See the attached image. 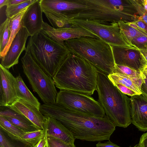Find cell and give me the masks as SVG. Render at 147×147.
<instances>
[{
	"label": "cell",
	"mask_w": 147,
	"mask_h": 147,
	"mask_svg": "<svg viewBox=\"0 0 147 147\" xmlns=\"http://www.w3.org/2000/svg\"><path fill=\"white\" fill-rule=\"evenodd\" d=\"M39 110L60 122L76 139L90 142L109 140L116 126L106 115L92 116L69 109L56 103H44Z\"/></svg>",
	"instance_id": "obj_1"
},
{
	"label": "cell",
	"mask_w": 147,
	"mask_h": 147,
	"mask_svg": "<svg viewBox=\"0 0 147 147\" xmlns=\"http://www.w3.org/2000/svg\"><path fill=\"white\" fill-rule=\"evenodd\" d=\"M98 71L83 59L69 53L52 77L60 90L91 96L96 90Z\"/></svg>",
	"instance_id": "obj_2"
},
{
	"label": "cell",
	"mask_w": 147,
	"mask_h": 147,
	"mask_svg": "<svg viewBox=\"0 0 147 147\" xmlns=\"http://www.w3.org/2000/svg\"><path fill=\"white\" fill-rule=\"evenodd\" d=\"M90 9L67 15L68 19L91 20L101 23L133 22L139 20L131 0H81Z\"/></svg>",
	"instance_id": "obj_3"
},
{
	"label": "cell",
	"mask_w": 147,
	"mask_h": 147,
	"mask_svg": "<svg viewBox=\"0 0 147 147\" xmlns=\"http://www.w3.org/2000/svg\"><path fill=\"white\" fill-rule=\"evenodd\" d=\"M96 90L98 102L108 118L116 126L127 127L131 123L130 98L114 85L107 75L99 71Z\"/></svg>",
	"instance_id": "obj_4"
},
{
	"label": "cell",
	"mask_w": 147,
	"mask_h": 147,
	"mask_svg": "<svg viewBox=\"0 0 147 147\" xmlns=\"http://www.w3.org/2000/svg\"><path fill=\"white\" fill-rule=\"evenodd\" d=\"M70 53L79 57L107 75L114 73L115 63L111 45L100 39L82 36L64 41Z\"/></svg>",
	"instance_id": "obj_5"
},
{
	"label": "cell",
	"mask_w": 147,
	"mask_h": 147,
	"mask_svg": "<svg viewBox=\"0 0 147 147\" xmlns=\"http://www.w3.org/2000/svg\"><path fill=\"white\" fill-rule=\"evenodd\" d=\"M26 47L34 60L52 78L70 53L65 45L53 40L41 31L30 36Z\"/></svg>",
	"instance_id": "obj_6"
},
{
	"label": "cell",
	"mask_w": 147,
	"mask_h": 147,
	"mask_svg": "<svg viewBox=\"0 0 147 147\" xmlns=\"http://www.w3.org/2000/svg\"><path fill=\"white\" fill-rule=\"evenodd\" d=\"M21 61L24 73L42 101L55 103L57 92L52 78L36 62L27 48Z\"/></svg>",
	"instance_id": "obj_7"
},
{
	"label": "cell",
	"mask_w": 147,
	"mask_h": 147,
	"mask_svg": "<svg viewBox=\"0 0 147 147\" xmlns=\"http://www.w3.org/2000/svg\"><path fill=\"white\" fill-rule=\"evenodd\" d=\"M43 12L53 27H66L69 25L67 16L90 10V7L81 0H40Z\"/></svg>",
	"instance_id": "obj_8"
},
{
	"label": "cell",
	"mask_w": 147,
	"mask_h": 147,
	"mask_svg": "<svg viewBox=\"0 0 147 147\" xmlns=\"http://www.w3.org/2000/svg\"><path fill=\"white\" fill-rule=\"evenodd\" d=\"M56 103L70 110L99 117L106 116L99 102L90 96L67 90L57 92Z\"/></svg>",
	"instance_id": "obj_9"
},
{
	"label": "cell",
	"mask_w": 147,
	"mask_h": 147,
	"mask_svg": "<svg viewBox=\"0 0 147 147\" xmlns=\"http://www.w3.org/2000/svg\"><path fill=\"white\" fill-rule=\"evenodd\" d=\"M68 20L70 26L83 28L111 46L134 47L128 45L122 37L117 22L109 24L82 19H74Z\"/></svg>",
	"instance_id": "obj_10"
},
{
	"label": "cell",
	"mask_w": 147,
	"mask_h": 147,
	"mask_svg": "<svg viewBox=\"0 0 147 147\" xmlns=\"http://www.w3.org/2000/svg\"><path fill=\"white\" fill-rule=\"evenodd\" d=\"M115 64L142 72L147 62L138 49L111 46Z\"/></svg>",
	"instance_id": "obj_11"
},
{
	"label": "cell",
	"mask_w": 147,
	"mask_h": 147,
	"mask_svg": "<svg viewBox=\"0 0 147 147\" xmlns=\"http://www.w3.org/2000/svg\"><path fill=\"white\" fill-rule=\"evenodd\" d=\"M40 31L53 40L63 45H65V41L70 39L82 36L98 38L90 32L78 26L71 25L68 27L55 28L45 22Z\"/></svg>",
	"instance_id": "obj_12"
},
{
	"label": "cell",
	"mask_w": 147,
	"mask_h": 147,
	"mask_svg": "<svg viewBox=\"0 0 147 147\" xmlns=\"http://www.w3.org/2000/svg\"><path fill=\"white\" fill-rule=\"evenodd\" d=\"M29 36L30 35L26 30L22 26L13 40L6 55L1 59L0 64L7 69L17 64L21 53L26 50V44Z\"/></svg>",
	"instance_id": "obj_13"
},
{
	"label": "cell",
	"mask_w": 147,
	"mask_h": 147,
	"mask_svg": "<svg viewBox=\"0 0 147 147\" xmlns=\"http://www.w3.org/2000/svg\"><path fill=\"white\" fill-rule=\"evenodd\" d=\"M130 111L132 123L139 130L147 131V98L142 94L131 96Z\"/></svg>",
	"instance_id": "obj_14"
},
{
	"label": "cell",
	"mask_w": 147,
	"mask_h": 147,
	"mask_svg": "<svg viewBox=\"0 0 147 147\" xmlns=\"http://www.w3.org/2000/svg\"><path fill=\"white\" fill-rule=\"evenodd\" d=\"M42 12L40 0H36L29 6L23 16L22 26L26 28L30 36H33L42 30L44 22Z\"/></svg>",
	"instance_id": "obj_15"
},
{
	"label": "cell",
	"mask_w": 147,
	"mask_h": 147,
	"mask_svg": "<svg viewBox=\"0 0 147 147\" xmlns=\"http://www.w3.org/2000/svg\"><path fill=\"white\" fill-rule=\"evenodd\" d=\"M6 106L24 116L40 129L45 130L46 117L33 105L17 98L12 103Z\"/></svg>",
	"instance_id": "obj_16"
},
{
	"label": "cell",
	"mask_w": 147,
	"mask_h": 147,
	"mask_svg": "<svg viewBox=\"0 0 147 147\" xmlns=\"http://www.w3.org/2000/svg\"><path fill=\"white\" fill-rule=\"evenodd\" d=\"M0 105H11L18 98L15 87V78L0 64Z\"/></svg>",
	"instance_id": "obj_17"
},
{
	"label": "cell",
	"mask_w": 147,
	"mask_h": 147,
	"mask_svg": "<svg viewBox=\"0 0 147 147\" xmlns=\"http://www.w3.org/2000/svg\"><path fill=\"white\" fill-rule=\"evenodd\" d=\"M46 117L45 131L46 136L59 139L71 144H74L75 139L71 132L61 123L50 117Z\"/></svg>",
	"instance_id": "obj_18"
},
{
	"label": "cell",
	"mask_w": 147,
	"mask_h": 147,
	"mask_svg": "<svg viewBox=\"0 0 147 147\" xmlns=\"http://www.w3.org/2000/svg\"><path fill=\"white\" fill-rule=\"evenodd\" d=\"M0 106V115L24 132H32L40 129L23 115L7 106Z\"/></svg>",
	"instance_id": "obj_19"
},
{
	"label": "cell",
	"mask_w": 147,
	"mask_h": 147,
	"mask_svg": "<svg viewBox=\"0 0 147 147\" xmlns=\"http://www.w3.org/2000/svg\"><path fill=\"white\" fill-rule=\"evenodd\" d=\"M108 76L114 85L121 84L131 89L138 94H141L140 89L141 85L144 81V78L143 79L131 78L116 73L109 74Z\"/></svg>",
	"instance_id": "obj_20"
},
{
	"label": "cell",
	"mask_w": 147,
	"mask_h": 147,
	"mask_svg": "<svg viewBox=\"0 0 147 147\" xmlns=\"http://www.w3.org/2000/svg\"><path fill=\"white\" fill-rule=\"evenodd\" d=\"M15 87L18 98L31 104L39 110L40 103L27 87L20 74L15 78Z\"/></svg>",
	"instance_id": "obj_21"
},
{
	"label": "cell",
	"mask_w": 147,
	"mask_h": 147,
	"mask_svg": "<svg viewBox=\"0 0 147 147\" xmlns=\"http://www.w3.org/2000/svg\"><path fill=\"white\" fill-rule=\"evenodd\" d=\"M29 6L9 19V28L10 34L8 42L3 50L0 53L1 59L4 57L8 52L11 43L20 30L22 27L21 20L24 14L28 9Z\"/></svg>",
	"instance_id": "obj_22"
},
{
	"label": "cell",
	"mask_w": 147,
	"mask_h": 147,
	"mask_svg": "<svg viewBox=\"0 0 147 147\" xmlns=\"http://www.w3.org/2000/svg\"><path fill=\"white\" fill-rule=\"evenodd\" d=\"M118 24L121 36L127 44L131 46H132L131 42L133 39L141 36H147V33L145 31L133 28L127 23L120 21L118 22Z\"/></svg>",
	"instance_id": "obj_23"
},
{
	"label": "cell",
	"mask_w": 147,
	"mask_h": 147,
	"mask_svg": "<svg viewBox=\"0 0 147 147\" xmlns=\"http://www.w3.org/2000/svg\"><path fill=\"white\" fill-rule=\"evenodd\" d=\"M0 147H35L16 138L0 128Z\"/></svg>",
	"instance_id": "obj_24"
},
{
	"label": "cell",
	"mask_w": 147,
	"mask_h": 147,
	"mask_svg": "<svg viewBox=\"0 0 147 147\" xmlns=\"http://www.w3.org/2000/svg\"><path fill=\"white\" fill-rule=\"evenodd\" d=\"M0 128L13 136L21 140L22 137L26 133L1 115H0Z\"/></svg>",
	"instance_id": "obj_25"
},
{
	"label": "cell",
	"mask_w": 147,
	"mask_h": 147,
	"mask_svg": "<svg viewBox=\"0 0 147 147\" xmlns=\"http://www.w3.org/2000/svg\"><path fill=\"white\" fill-rule=\"evenodd\" d=\"M10 34L9 19L7 18L0 26V53L7 46Z\"/></svg>",
	"instance_id": "obj_26"
},
{
	"label": "cell",
	"mask_w": 147,
	"mask_h": 147,
	"mask_svg": "<svg viewBox=\"0 0 147 147\" xmlns=\"http://www.w3.org/2000/svg\"><path fill=\"white\" fill-rule=\"evenodd\" d=\"M45 135L44 130L39 129L33 131L26 132L21 139L35 147Z\"/></svg>",
	"instance_id": "obj_27"
},
{
	"label": "cell",
	"mask_w": 147,
	"mask_h": 147,
	"mask_svg": "<svg viewBox=\"0 0 147 147\" xmlns=\"http://www.w3.org/2000/svg\"><path fill=\"white\" fill-rule=\"evenodd\" d=\"M36 0H28L21 4L7 6L5 10L7 18L10 19L18 14L27 7L35 2Z\"/></svg>",
	"instance_id": "obj_28"
},
{
	"label": "cell",
	"mask_w": 147,
	"mask_h": 147,
	"mask_svg": "<svg viewBox=\"0 0 147 147\" xmlns=\"http://www.w3.org/2000/svg\"><path fill=\"white\" fill-rule=\"evenodd\" d=\"M118 73L131 78H144V73L132 69L127 66L115 64L113 73Z\"/></svg>",
	"instance_id": "obj_29"
},
{
	"label": "cell",
	"mask_w": 147,
	"mask_h": 147,
	"mask_svg": "<svg viewBox=\"0 0 147 147\" xmlns=\"http://www.w3.org/2000/svg\"><path fill=\"white\" fill-rule=\"evenodd\" d=\"M47 147H76L74 144L67 143L53 137L46 136Z\"/></svg>",
	"instance_id": "obj_30"
},
{
	"label": "cell",
	"mask_w": 147,
	"mask_h": 147,
	"mask_svg": "<svg viewBox=\"0 0 147 147\" xmlns=\"http://www.w3.org/2000/svg\"><path fill=\"white\" fill-rule=\"evenodd\" d=\"M131 45L139 49H147V36H141L133 39L131 42Z\"/></svg>",
	"instance_id": "obj_31"
},
{
	"label": "cell",
	"mask_w": 147,
	"mask_h": 147,
	"mask_svg": "<svg viewBox=\"0 0 147 147\" xmlns=\"http://www.w3.org/2000/svg\"><path fill=\"white\" fill-rule=\"evenodd\" d=\"M116 86L123 93L128 95L132 96L136 94H138L136 92L125 86L119 84H116Z\"/></svg>",
	"instance_id": "obj_32"
},
{
	"label": "cell",
	"mask_w": 147,
	"mask_h": 147,
	"mask_svg": "<svg viewBox=\"0 0 147 147\" xmlns=\"http://www.w3.org/2000/svg\"><path fill=\"white\" fill-rule=\"evenodd\" d=\"M143 73L144 81L141 85L140 90L141 94L147 98V75Z\"/></svg>",
	"instance_id": "obj_33"
},
{
	"label": "cell",
	"mask_w": 147,
	"mask_h": 147,
	"mask_svg": "<svg viewBox=\"0 0 147 147\" xmlns=\"http://www.w3.org/2000/svg\"><path fill=\"white\" fill-rule=\"evenodd\" d=\"M96 147H120L111 142L109 140L106 142L102 143L99 142L96 144Z\"/></svg>",
	"instance_id": "obj_34"
},
{
	"label": "cell",
	"mask_w": 147,
	"mask_h": 147,
	"mask_svg": "<svg viewBox=\"0 0 147 147\" xmlns=\"http://www.w3.org/2000/svg\"><path fill=\"white\" fill-rule=\"evenodd\" d=\"M138 144L140 147H147V132L142 135Z\"/></svg>",
	"instance_id": "obj_35"
},
{
	"label": "cell",
	"mask_w": 147,
	"mask_h": 147,
	"mask_svg": "<svg viewBox=\"0 0 147 147\" xmlns=\"http://www.w3.org/2000/svg\"><path fill=\"white\" fill-rule=\"evenodd\" d=\"M47 139L46 135L39 142L35 147H46Z\"/></svg>",
	"instance_id": "obj_36"
},
{
	"label": "cell",
	"mask_w": 147,
	"mask_h": 147,
	"mask_svg": "<svg viewBox=\"0 0 147 147\" xmlns=\"http://www.w3.org/2000/svg\"><path fill=\"white\" fill-rule=\"evenodd\" d=\"M28 0H8V5H13L22 3L27 1Z\"/></svg>",
	"instance_id": "obj_37"
},
{
	"label": "cell",
	"mask_w": 147,
	"mask_h": 147,
	"mask_svg": "<svg viewBox=\"0 0 147 147\" xmlns=\"http://www.w3.org/2000/svg\"><path fill=\"white\" fill-rule=\"evenodd\" d=\"M134 22L140 28L145 31L146 24L143 21L140 20H138Z\"/></svg>",
	"instance_id": "obj_38"
},
{
	"label": "cell",
	"mask_w": 147,
	"mask_h": 147,
	"mask_svg": "<svg viewBox=\"0 0 147 147\" xmlns=\"http://www.w3.org/2000/svg\"><path fill=\"white\" fill-rule=\"evenodd\" d=\"M140 50L147 62V49H140Z\"/></svg>",
	"instance_id": "obj_39"
},
{
	"label": "cell",
	"mask_w": 147,
	"mask_h": 147,
	"mask_svg": "<svg viewBox=\"0 0 147 147\" xmlns=\"http://www.w3.org/2000/svg\"><path fill=\"white\" fill-rule=\"evenodd\" d=\"M8 0H0V8L1 9L4 6L8 5Z\"/></svg>",
	"instance_id": "obj_40"
},
{
	"label": "cell",
	"mask_w": 147,
	"mask_h": 147,
	"mask_svg": "<svg viewBox=\"0 0 147 147\" xmlns=\"http://www.w3.org/2000/svg\"><path fill=\"white\" fill-rule=\"evenodd\" d=\"M142 5L147 13V0H141Z\"/></svg>",
	"instance_id": "obj_41"
},
{
	"label": "cell",
	"mask_w": 147,
	"mask_h": 147,
	"mask_svg": "<svg viewBox=\"0 0 147 147\" xmlns=\"http://www.w3.org/2000/svg\"><path fill=\"white\" fill-rule=\"evenodd\" d=\"M142 72L147 75V65L144 68Z\"/></svg>",
	"instance_id": "obj_42"
},
{
	"label": "cell",
	"mask_w": 147,
	"mask_h": 147,
	"mask_svg": "<svg viewBox=\"0 0 147 147\" xmlns=\"http://www.w3.org/2000/svg\"><path fill=\"white\" fill-rule=\"evenodd\" d=\"M129 147H131V146H130ZM133 147H140L139 146V144H136L135 146H134Z\"/></svg>",
	"instance_id": "obj_43"
},
{
	"label": "cell",
	"mask_w": 147,
	"mask_h": 147,
	"mask_svg": "<svg viewBox=\"0 0 147 147\" xmlns=\"http://www.w3.org/2000/svg\"><path fill=\"white\" fill-rule=\"evenodd\" d=\"M145 31L147 33V25H146V28L145 29Z\"/></svg>",
	"instance_id": "obj_44"
},
{
	"label": "cell",
	"mask_w": 147,
	"mask_h": 147,
	"mask_svg": "<svg viewBox=\"0 0 147 147\" xmlns=\"http://www.w3.org/2000/svg\"></svg>",
	"instance_id": "obj_45"
}]
</instances>
